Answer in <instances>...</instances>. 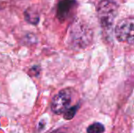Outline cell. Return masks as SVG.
<instances>
[{"label": "cell", "instance_id": "obj_4", "mask_svg": "<svg viewBox=\"0 0 134 133\" xmlns=\"http://www.w3.org/2000/svg\"><path fill=\"white\" fill-rule=\"evenodd\" d=\"M134 20L133 17L126 18L119 21L115 27V37L120 42L133 44Z\"/></svg>", "mask_w": 134, "mask_h": 133}, {"label": "cell", "instance_id": "obj_2", "mask_svg": "<svg viewBox=\"0 0 134 133\" xmlns=\"http://www.w3.org/2000/svg\"><path fill=\"white\" fill-rule=\"evenodd\" d=\"M119 6L113 0H101L97 4V13L102 27L110 28L118 15Z\"/></svg>", "mask_w": 134, "mask_h": 133}, {"label": "cell", "instance_id": "obj_8", "mask_svg": "<svg viewBox=\"0 0 134 133\" xmlns=\"http://www.w3.org/2000/svg\"><path fill=\"white\" fill-rule=\"evenodd\" d=\"M78 105H75V106H73V107H71L70 108H68L64 114V118L67 119V120H70L76 114L77 111H78Z\"/></svg>", "mask_w": 134, "mask_h": 133}, {"label": "cell", "instance_id": "obj_7", "mask_svg": "<svg viewBox=\"0 0 134 133\" xmlns=\"http://www.w3.org/2000/svg\"><path fill=\"white\" fill-rule=\"evenodd\" d=\"M104 132V126L99 122L93 123L87 128V133H103Z\"/></svg>", "mask_w": 134, "mask_h": 133}, {"label": "cell", "instance_id": "obj_6", "mask_svg": "<svg viewBox=\"0 0 134 133\" xmlns=\"http://www.w3.org/2000/svg\"><path fill=\"white\" fill-rule=\"evenodd\" d=\"M24 17H25V20L29 24H31L34 25L37 24L39 21V13L35 9L32 7H30L25 10Z\"/></svg>", "mask_w": 134, "mask_h": 133}, {"label": "cell", "instance_id": "obj_9", "mask_svg": "<svg viewBox=\"0 0 134 133\" xmlns=\"http://www.w3.org/2000/svg\"><path fill=\"white\" fill-rule=\"evenodd\" d=\"M53 133H60L59 131H57V132H53Z\"/></svg>", "mask_w": 134, "mask_h": 133}, {"label": "cell", "instance_id": "obj_3", "mask_svg": "<svg viewBox=\"0 0 134 133\" xmlns=\"http://www.w3.org/2000/svg\"><path fill=\"white\" fill-rule=\"evenodd\" d=\"M74 98V91L71 89H64L60 90L52 100L51 110L56 114H64L68 108Z\"/></svg>", "mask_w": 134, "mask_h": 133}, {"label": "cell", "instance_id": "obj_5", "mask_svg": "<svg viewBox=\"0 0 134 133\" xmlns=\"http://www.w3.org/2000/svg\"><path fill=\"white\" fill-rule=\"evenodd\" d=\"M77 6L76 0H58L57 4V17L60 21L70 18Z\"/></svg>", "mask_w": 134, "mask_h": 133}, {"label": "cell", "instance_id": "obj_1", "mask_svg": "<svg viewBox=\"0 0 134 133\" xmlns=\"http://www.w3.org/2000/svg\"><path fill=\"white\" fill-rule=\"evenodd\" d=\"M93 41V31L91 28L80 22H76L71 27L69 33V42L75 49L87 48Z\"/></svg>", "mask_w": 134, "mask_h": 133}]
</instances>
